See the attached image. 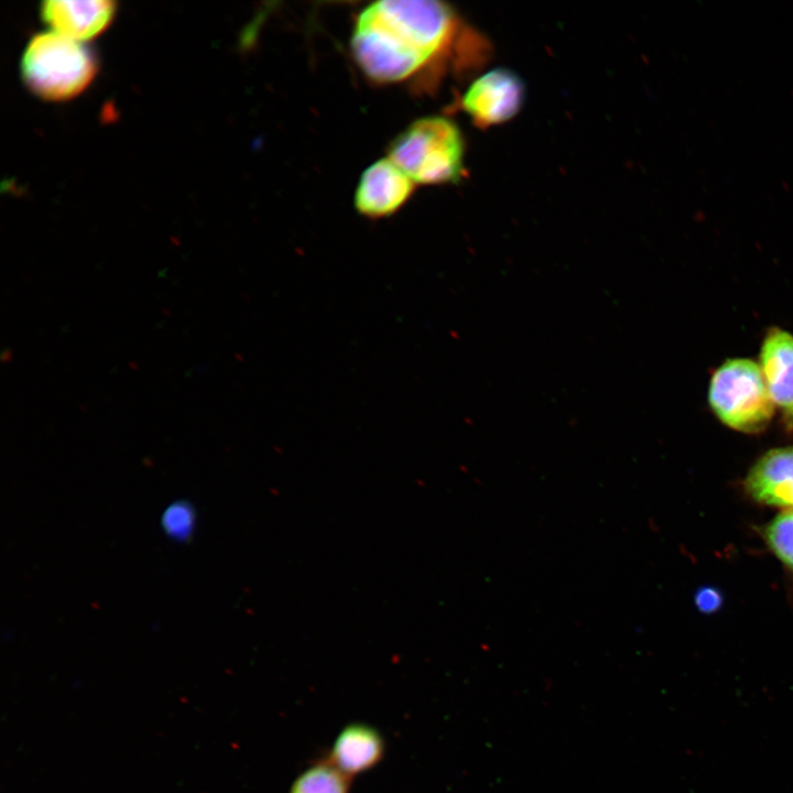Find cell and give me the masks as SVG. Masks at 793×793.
<instances>
[{"label": "cell", "mask_w": 793, "mask_h": 793, "mask_svg": "<svg viewBox=\"0 0 793 793\" xmlns=\"http://www.w3.org/2000/svg\"><path fill=\"white\" fill-rule=\"evenodd\" d=\"M525 85L511 69L497 67L475 78L460 98V107L479 128L511 120L521 110Z\"/></svg>", "instance_id": "obj_5"}, {"label": "cell", "mask_w": 793, "mask_h": 793, "mask_svg": "<svg viewBox=\"0 0 793 793\" xmlns=\"http://www.w3.org/2000/svg\"><path fill=\"white\" fill-rule=\"evenodd\" d=\"M414 188L413 181L387 156L362 172L355 191V208L371 219L388 217L409 200Z\"/></svg>", "instance_id": "obj_6"}, {"label": "cell", "mask_w": 793, "mask_h": 793, "mask_svg": "<svg viewBox=\"0 0 793 793\" xmlns=\"http://www.w3.org/2000/svg\"><path fill=\"white\" fill-rule=\"evenodd\" d=\"M116 13L108 0H50L42 3L41 14L54 32L75 41L93 39L105 31Z\"/></svg>", "instance_id": "obj_10"}, {"label": "cell", "mask_w": 793, "mask_h": 793, "mask_svg": "<svg viewBox=\"0 0 793 793\" xmlns=\"http://www.w3.org/2000/svg\"><path fill=\"white\" fill-rule=\"evenodd\" d=\"M743 487L758 503L793 510V445L770 449L758 458Z\"/></svg>", "instance_id": "obj_8"}, {"label": "cell", "mask_w": 793, "mask_h": 793, "mask_svg": "<svg viewBox=\"0 0 793 793\" xmlns=\"http://www.w3.org/2000/svg\"><path fill=\"white\" fill-rule=\"evenodd\" d=\"M161 524L169 537L185 541L192 535L195 525L193 507L185 501L171 503L162 514Z\"/></svg>", "instance_id": "obj_13"}, {"label": "cell", "mask_w": 793, "mask_h": 793, "mask_svg": "<svg viewBox=\"0 0 793 793\" xmlns=\"http://www.w3.org/2000/svg\"><path fill=\"white\" fill-rule=\"evenodd\" d=\"M351 784L352 778L323 754L296 775L289 793H350Z\"/></svg>", "instance_id": "obj_11"}, {"label": "cell", "mask_w": 793, "mask_h": 793, "mask_svg": "<svg viewBox=\"0 0 793 793\" xmlns=\"http://www.w3.org/2000/svg\"><path fill=\"white\" fill-rule=\"evenodd\" d=\"M759 532L770 551L793 574V510L779 513Z\"/></svg>", "instance_id": "obj_12"}, {"label": "cell", "mask_w": 793, "mask_h": 793, "mask_svg": "<svg viewBox=\"0 0 793 793\" xmlns=\"http://www.w3.org/2000/svg\"><path fill=\"white\" fill-rule=\"evenodd\" d=\"M467 35V28L446 2L381 0L357 14L350 51L368 79L414 84L444 70Z\"/></svg>", "instance_id": "obj_1"}, {"label": "cell", "mask_w": 793, "mask_h": 793, "mask_svg": "<svg viewBox=\"0 0 793 793\" xmlns=\"http://www.w3.org/2000/svg\"><path fill=\"white\" fill-rule=\"evenodd\" d=\"M465 139L444 116L416 119L389 144L388 157L415 185L457 183L465 175Z\"/></svg>", "instance_id": "obj_2"}, {"label": "cell", "mask_w": 793, "mask_h": 793, "mask_svg": "<svg viewBox=\"0 0 793 793\" xmlns=\"http://www.w3.org/2000/svg\"><path fill=\"white\" fill-rule=\"evenodd\" d=\"M759 367L769 394L782 414L787 432L793 431V335L771 327L761 344Z\"/></svg>", "instance_id": "obj_7"}, {"label": "cell", "mask_w": 793, "mask_h": 793, "mask_svg": "<svg viewBox=\"0 0 793 793\" xmlns=\"http://www.w3.org/2000/svg\"><path fill=\"white\" fill-rule=\"evenodd\" d=\"M97 72L89 47L54 31L36 34L21 59L26 87L45 100L61 101L80 94Z\"/></svg>", "instance_id": "obj_3"}, {"label": "cell", "mask_w": 793, "mask_h": 793, "mask_svg": "<svg viewBox=\"0 0 793 793\" xmlns=\"http://www.w3.org/2000/svg\"><path fill=\"white\" fill-rule=\"evenodd\" d=\"M695 601L700 611L710 613L721 606L723 596L720 591L713 587H704L697 590Z\"/></svg>", "instance_id": "obj_14"}, {"label": "cell", "mask_w": 793, "mask_h": 793, "mask_svg": "<svg viewBox=\"0 0 793 793\" xmlns=\"http://www.w3.org/2000/svg\"><path fill=\"white\" fill-rule=\"evenodd\" d=\"M387 741L371 724L354 721L336 735L324 756L350 778L376 768L385 757Z\"/></svg>", "instance_id": "obj_9"}, {"label": "cell", "mask_w": 793, "mask_h": 793, "mask_svg": "<svg viewBox=\"0 0 793 793\" xmlns=\"http://www.w3.org/2000/svg\"><path fill=\"white\" fill-rule=\"evenodd\" d=\"M708 402L725 425L748 434L764 431L775 406L759 363L746 358L729 359L716 369L709 382Z\"/></svg>", "instance_id": "obj_4"}]
</instances>
